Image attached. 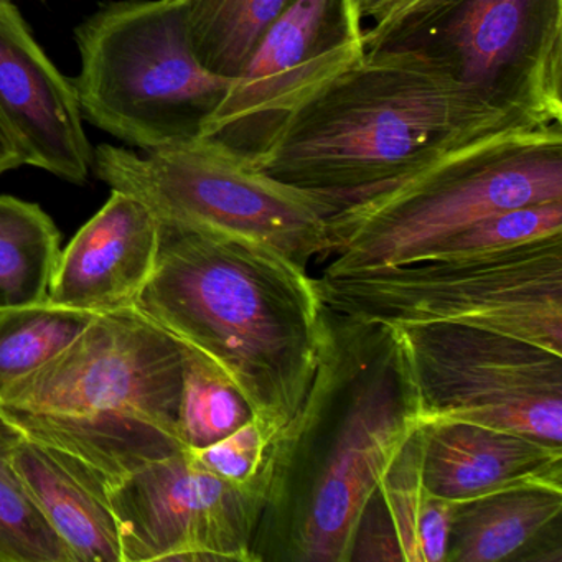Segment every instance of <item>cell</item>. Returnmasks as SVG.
<instances>
[{
  "label": "cell",
  "instance_id": "cell-1",
  "mask_svg": "<svg viewBox=\"0 0 562 562\" xmlns=\"http://www.w3.org/2000/svg\"><path fill=\"white\" fill-rule=\"evenodd\" d=\"M417 426L393 328L324 305L314 380L269 446L255 562H350L361 513Z\"/></svg>",
  "mask_w": 562,
  "mask_h": 562
},
{
  "label": "cell",
  "instance_id": "cell-15",
  "mask_svg": "<svg viewBox=\"0 0 562 562\" xmlns=\"http://www.w3.org/2000/svg\"><path fill=\"white\" fill-rule=\"evenodd\" d=\"M419 429L424 486L443 502H465L521 483H562V447L459 420L424 423Z\"/></svg>",
  "mask_w": 562,
  "mask_h": 562
},
{
  "label": "cell",
  "instance_id": "cell-13",
  "mask_svg": "<svg viewBox=\"0 0 562 562\" xmlns=\"http://www.w3.org/2000/svg\"><path fill=\"white\" fill-rule=\"evenodd\" d=\"M0 124L22 164L87 182L94 150L74 81L52 64L11 0L0 2Z\"/></svg>",
  "mask_w": 562,
  "mask_h": 562
},
{
  "label": "cell",
  "instance_id": "cell-10",
  "mask_svg": "<svg viewBox=\"0 0 562 562\" xmlns=\"http://www.w3.org/2000/svg\"><path fill=\"white\" fill-rule=\"evenodd\" d=\"M183 361L186 345L136 308L94 315L60 355L0 394V407L127 417L179 437Z\"/></svg>",
  "mask_w": 562,
  "mask_h": 562
},
{
  "label": "cell",
  "instance_id": "cell-19",
  "mask_svg": "<svg viewBox=\"0 0 562 562\" xmlns=\"http://www.w3.org/2000/svg\"><path fill=\"white\" fill-rule=\"evenodd\" d=\"M25 492L74 562H121L120 532L110 506L47 450L19 434L12 452Z\"/></svg>",
  "mask_w": 562,
  "mask_h": 562
},
{
  "label": "cell",
  "instance_id": "cell-24",
  "mask_svg": "<svg viewBox=\"0 0 562 562\" xmlns=\"http://www.w3.org/2000/svg\"><path fill=\"white\" fill-rule=\"evenodd\" d=\"M19 432L0 416V562H74L12 463Z\"/></svg>",
  "mask_w": 562,
  "mask_h": 562
},
{
  "label": "cell",
  "instance_id": "cell-22",
  "mask_svg": "<svg viewBox=\"0 0 562 562\" xmlns=\"http://www.w3.org/2000/svg\"><path fill=\"white\" fill-rule=\"evenodd\" d=\"M93 318L48 301L0 312V394L54 360Z\"/></svg>",
  "mask_w": 562,
  "mask_h": 562
},
{
  "label": "cell",
  "instance_id": "cell-14",
  "mask_svg": "<svg viewBox=\"0 0 562 562\" xmlns=\"http://www.w3.org/2000/svg\"><path fill=\"white\" fill-rule=\"evenodd\" d=\"M159 222L144 203L111 190L103 209L61 249L48 302L101 315L136 305L156 269Z\"/></svg>",
  "mask_w": 562,
  "mask_h": 562
},
{
  "label": "cell",
  "instance_id": "cell-27",
  "mask_svg": "<svg viewBox=\"0 0 562 562\" xmlns=\"http://www.w3.org/2000/svg\"><path fill=\"white\" fill-rule=\"evenodd\" d=\"M417 0H370L361 9V18L371 21L370 27H381L390 24L394 19L413 8Z\"/></svg>",
  "mask_w": 562,
  "mask_h": 562
},
{
  "label": "cell",
  "instance_id": "cell-11",
  "mask_svg": "<svg viewBox=\"0 0 562 562\" xmlns=\"http://www.w3.org/2000/svg\"><path fill=\"white\" fill-rule=\"evenodd\" d=\"M363 34L357 0H291L200 139L255 167L294 114L364 57Z\"/></svg>",
  "mask_w": 562,
  "mask_h": 562
},
{
  "label": "cell",
  "instance_id": "cell-9",
  "mask_svg": "<svg viewBox=\"0 0 562 562\" xmlns=\"http://www.w3.org/2000/svg\"><path fill=\"white\" fill-rule=\"evenodd\" d=\"M391 328L419 424L459 420L562 447V355L462 325Z\"/></svg>",
  "mask_w": 562,
  "mask_h": 562
},
{
  "label": "cell",
  "instance_id": "cell-17",
  "mask_svg": "<svg viewBox=\"0 0 562 562\" xmlns=\"http://www.w3.org/2000/svg\"><path fill=\"white\" fill-rule=\"evenodd\" d=\"M562 562V483L529 482L452 503L446 562Z\"/></svg>",
  "mask_w": 562,
  "mask_h": 562
},
{
  "label": "cell",
  "instance_id": "cell-23",
  "mask_svg": "<svg viewBox=\"0 0 562 562\" xmlns=\"http://www.w3.org/2000/svg\"><path fill=\"white\" fill-rule=\"evenodd\" d=\"M251 419V407L238 387L209 358L186 345L179 404V437L186 449L212 446Z\"/></svg>",
  "mask_w": 562,
  "mask_h": 562
},
{
  "label": "cell",
  "instance_id": "cell-29",
  "mask_svg": "<svg viewBox=\"0 0 562 562\" xmlns=\"http://www.w3.org/2000/svg\"><path fill=\"white\" fill-rule=\"evenodd\" d=\"M357 2H358V5H360V11H361V9H363L364 5H367L368 2H370V0H357Z\"/></svg>",
  "mask_w": 562,
  "mask_h": 562
},
{
  "label": "cell",
  "instance_id": "cell-21",
  "mask_svg": "<svg viewBox=\"0 0 562 562\" xmlns=\"http://www.w3.org/2000/svg\"><path fill=\"white\" fill-rule=\"evenodd\" d=\"M291 0H183L200 64L236 80L258 42Z\"/></svg>",
  "mask_w": 562,
  "mask_h": 562
},
{
  "label": "cell",
  "instance_id": "cell-5",
  "mask_svg": "<svg viewBox=\"0 0 562 562\" xmlns=\"http://www.w3.org/2000/svg\"><path fill=\"white\" fill-rule=\"evenodd\" d=\"M315 288L325 307L360 321L482 328L562 355V235L465 258L325 268Z\"/></svg>",
  "mask_w": 562,
  "mask_h": 562
},
{
  "label": "cell",
  "instance_id": "cell-2",
  "mask_svg": "<svg viewBox=\"0 0 562 562\" xmlns=\"http://www.w3.org/2000/svg\"><path fill=\"white\" fill-rule=\"evenodd\" d=\"M134 308L223 371L271 442L297 413L324 317L307 269L256 243L159 222L156 269Z\"/></svg>",
  "mask_w": 562,
  "mask_h": 562
},
{
  "label": "cell",
  "instance_id": "cell-12",
  "mask_svg": "<svg viewBox=\"0 0 562 562\" xmlns=\"http://www.w3.org/2000/svg\"><path fill=\"white\" fill-rule=\"evenodd\" d=\"M266 486L239 485L196 465L189 449L156 460L108 493L121 562H255Z\"/></svg>",
  "mask_w": 562,
  "mask_h": 562
},
{
  "label": "cell",
  "instance_id": "cell-16",
  "mask_svg": "<svg viewBox=\"0 0 562 562\" xmlns=\"http://www.w3.org/2000/svg\"><path fill=\"white\" fill-rule=\"evenodd\" d=\"M0 416L22 437L47 450L104 502L108 493L144 467L186 449L179 437L146 420L64 416L12 407H0Z\"/></svg>",
  "mask_w": 562,
  "mask_h": 562
},
{
  "label": "cell",
  "instance_id": "cell-28",
  "mask_svg": "<svg viewBox=\"0 0 562 562\" xmlns=\"http://www.w3.org/2000/svg\"><path fill=\"white\" fill-rule=\"evenodd\" d=\"M21 166H24V164H22L18 149H15L11 137L8 136L4 127L0 124V176Z\"/></svg>",
  "mask_w": 562,
  "mask_h": 562
},
{
  "label": "cell",
  "instance_id": "cell-20",
  "mask_svg": "<svg viewBox=\"0 0 562 562\" xmlns=\"http://www.w3.org/2000/svg\"><path fill=\"white\" fill-rule=\"evenodd\" d=\"M60 232L35 203L0 196V312L48 301Z\"/></svg>",
  "mask_w": 562,
  "mask_h": 562
},
{
  "label": "cell",
  "instance_id": "cell-7",
  "mask_svg": "<svg viewBox=\"0 0 562 562\" xmlns=\"http://www.w3.org/2000/svg\"><path fill=\"white\" fill-rule=\"evenodd\" d=\"M93 170L159 222L265 246L307 269L330 256L334 210L205 139L154 150L97 147Z\"/></svg>",
  "mask_w": 562,
  "mask_h": 562
},
{
  "label": "cell",
  "instance_id": "cell-25",
  "mask_svg": "<svg viewBox=\"0 0 562 562\" xmlns=\"http://www.w3.org/2000/svg\"><path fill=\"white\" fill-rule=\"evenodd\" d=\"M558 235H562V200L493 213L430 246L416 261L486 255Z\"/></svg>",
  "mask_w": 562,
  "mask_h": 562
},
{
  "label": "cell",
  "instance_id": "cell-4",
  "mask_svg": "<svg viewBox=\"0 0 562 562\" xmlns=\"http://www.w3.org/2000/svg\"><path fill=\"white\" fill-rule=\"evenodd\" d=\"M555 200L562 124L493 134L330 215L327 269L406 265L485 216Z\"/></svg>",
  "mask_w": 562,
  "mask_h": 562
},
{
  "label": "cell",
  "instance_id": "cell-3",
  "mask_svg": "<svg viewBox=\"0 0 562 562\" xmlns=\"http://www.w3.org/2000/svg\"><path fill=\"white\" fill-rule=\"evenodd\" d=\"M423 58L367 52L294 114L256 164L334 213L493 134L519 130Z\"/></svg>",
  "mask_w": 562,
  "mask_h": 562
},
{
  "label": "cell",
  "instance_id": "cell-30",
  "mask_svg": "<svg viewBox=\"0 0 562 562\" xmlns=\"http://www.w3.org/2000/svg\"><path fill=\"white\" fill-rule=\"evenodd\" d=\"M0 2H4V0H0Z\"/></svg>",
  "mask_w": 562,
  "mask_h": 562
},
{
  "label": "cell",
  "instance_id": "cell-6",
  "mask_svg": "<svg viewBox=\"0 0 562 562\" xmlns=\"http://www.w3.org/2000/svg\"><path fill=\"white\" fill-rule=\"evenodd\" d=\"M81 114L139 150L200 139L233 81L206 70L183 0H123L78 27Z\"/></svg>",
  "mask_w": 562,
  "mask_h": 562
},
{
  "label": "cell",
  "instance_id": "cell-26",
  "mask_svg": "<svg viewBox=\"0 0 562 562\" xmlns=\"http://www.w3.org/2000/svg\"><path fill=\"white\" fill-rule=\"evenodd\" d=\"M269 446L271 440L265 436L259 424L251 419L225 439L189 452L196 465L220 479L239 485L262 483L266 486L265 469Z\"/></svg>",
  "mask_w": 562,
  "mask_h": 562
},
{
  "label": "cell",
  "instance_id": "cell-8",
  "mask_svg": "<svg viewBox=\"0 0 562 562\" xmlns=\"http://www.w3.org/2000/svg\"><path fill=\"white\" fill-rule=\"evenodd\" d=\"M363 45L423 58L522 126L562 124V0H417Z\"/></svg>",
  "mask_w": 562,
  "mask_h": 562
},
{
  "label": "cell",
  "instance_id": "cell-18",
  "mask_svg": "<svg viewBox=\"0 0 562 562\" xmlns=\"http://www.w3.org/2000/svg\"><path fill=\"white\" fill-rule=\"evenodd\" d=\"M450 515L452 503L436 498L424 486L417 426L361 513L350 562H446Z\"/></svg>",
  "mask_w": 562,
  "mask_h": 562
}]
</instances>
